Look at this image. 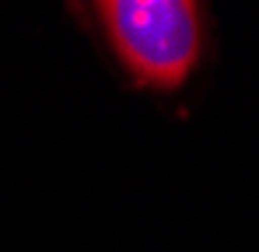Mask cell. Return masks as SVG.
<instances>
[{
    "label": "cell",
    "instance_id": "obj_1",
    "mask_svg": "<svg viewBox=\"0 0 259 252\" xmlns=\"http://www.w3.org/2000/svg\"><path fill=\"white\" fill-rule=\"evenodd\" d=\"M109 49L140 88L172 95L200 67L207 18L189 0H105L91 4Z\"/></svg>",
    "mask_w": 259,
    "mask_h": 252
}]
</instances>
